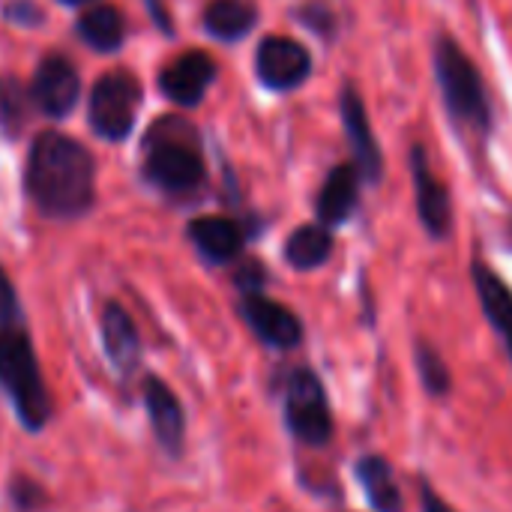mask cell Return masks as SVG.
<instances>
[{
  "instance_id": "277c9868",
  "label": "cell",
  "mask_w": 512,
  "mask_h": 512,
  "mask_svg": "<svg viewBox=\"0 0 512 512\" xmlns=\"http://www.w3.org/2000/svg\"><path fill=\"white\" fill-rule=\"evenodd\" d=\"M141 102V87L126 72H111L96 81L90 96V123L102 138H126Z\"/></svg>"
},
{
  "instance_id": "7402d4cb",
  "label": "cell",
  "mask_w": 512,
  "mask_h": 512,
  "mask_svg": "<svg viewBox=\"0 0 512 512\" xmlns=\"http://www.w3.org/2000/svg\"><path fill=\"white\" fill-rule=\"evenodd\" d=\"M420 372H423V381L429 384L432 393H444L447 390V369L441 363L438 354H432L429 348H420Z\"/></svg>"
},
{
  "instance_id": "8992f818",
  "label": "cell",
  "mask_w": 512,
  "mask_h": 512,
  "mask_svg": "<svg viewBox=\"0 0 512 512\" xmlns=\"http://www.w3.org/2000/svg\"><path fill=\"white\" fill-rule=\"evenodd\" d=\"M144 171L165 192H189L204 180V162L198 150L189 141H177V138H162V141L150 138Z\"/></svg>"
},
{
  "instance_id": "5b68a950",
  "label": "cell",
  "mask_w": 512,
  "mask_h": 512,
  "mask_svg": "<svg viewBox=\"0 0 512 512\" xmlns=\"http://www.w3.org/2000/svg\"><path fill=\"white\" fill-rule=\"evenodd\" d=\"M285 414H288V426L291 432L309 444V447H321L330 441L333 432V420H330V405L324 396L321 381L312 372H297L288 384V402H285Z\"/></svg>"
},
{
  "instance_id": "3957f363",
  "label": "cell",
  "mask_w": 512,
  "mask_h": 512,
  "mask_svg": "<svg viewBox=\"0 0 512 512\" xmlns=\"http://www.w3.org/2000/svg\"><path fill=\"white\" fill-rule=\"evenodd\" d=\"M435 66H438V81H441L444 102H447L450 114L459 123L486 132L489 129V102H486L480 72L468 60V54L453 39H438Z\"/></svg>"
},
{
  "instance_id": "ffe728a7",
  "label": "cell",
  "mask_w": 512,
  "mask_h": 512,
  "mask_svg": "<svg viewBox=\"0 0 512 512\" xmlns=\"http://www.w3.org/2000/svg\"><path fill=\"white\" fill-rule=\"evenodd\" d=\"M333 249V237L327 228L321 225H303L291 234L288 246H285V258L291 267L297 270H312L318 264H324L330 258Z\"/></svg>"
},
{
  "instance_id": "9a60e30c",
  "label": "cell",
  "mask_w": 512,
  "mask_h": 512,
  "mask_svg": "<svg viewBox=\"0 0 512 512\" xmlns=\"http://www.w3.org/2000/svg\"><path fill=\"white\" fill-rule=\"evenodd\" d=\"M189 237L210 261H231L243 249V231L225 216H201L189 225Z\"/></svg>"
},
{
  "instance_id": "603a6c76",
  "label": "cell",
  "mask_w": 512,
  "mask_h": 512,
  "mask_svg": "<svg viewBox=\"0 0 512 512\" xmlns=\"http://www.w3.org/2000/svg\"><path fill=\"white\" fill-rule=\"evenodd\" d=\"M18 321V303H15V291L9 285V279L0 270V327L3 324H15Z\"/></svg>"
},
{
  "instance_id": "cb8c5ba5",
  "label": "cell",
  "mask_w": 512,
  "mask_h": 512,
  "mask_svg": "<svg viewBox=\"0 0 512 512\" xmlns=\"http://www.w3.org/2000/svg\"><path fill=\"white\" fill-rule=\"evenodd\" d=\"M423 504H426V512H453L438 495H432V492H426L423 495Z\"/></svg>"
},
{
  "instance_id": "8fae6325",
  "label": "cell",
  "mask_w": 512,
  "mask_h": 512,
  "mask_svg": "<svg viewBox=\"0 0 512 512\" xmlns=\"http://www.w3.org/2000/svg\"><path fill=\"white\" fill-rule=\"evenodd\" d=\"M411 165H414V183H417V207H420V216H423L426 228H429L435 237H444L447 228H450V198H447V189L441 186V180L432 177L423 147H414Z\"/></svg>"
},
{
  "instance_id": "2e32d148",
  "label": "cell",
  "mask_w": 512,
  "mask_h": 512,
  "mask_svg": "<svg viewBox=\"0 0 512 512\" xmlns=\"http://www.w3.org/2000/svg\"><path fill=\"white\" fill-rule=\"evenodd\" d=\"M102 333H105L108 357L114 360V366L123 375H129V369L138 360V336H135V327H132L129 315L120 306H108L105 318H102Z\"/></svg>"
},
{
  "instance_id": "30bf717a",
  "label": "cell",
  "mask_w": 512,
  "mask_h": 512,
  "mask_svg": "<svg viewBox=\"0 0 512 512\" xmlns=\"http://www.w3.org/2000/svg\"><path fill=\"white\" fill-rule=\"evenodd\" d=\"M213 60L201 51L183 54L162 72V90L180 105H195L213 81Z\"/></svg>"
},
{
  "instance_id": "5bb4252c",
  "label": "cell",
  "mask_w": 512,
  "mask_h": 512,
  "mask_svg": "<svg viewBox=\"0 0 512 512\" xmlns=\"http://www.w3.org/2000/svg\"><path fill=\"white\" fill-rule=\"evenodd\" d=\"M342 117H345V129H348V138L354 144V153L360 159V168L366 177H378L381 174V150L375 144V135H372V126H369V117H366V108L360 102V96L348 87L342 90Z\"/></svg>"
},
{
  "instance_id": "6da1fadb",
  "label": "cell",
  "mask_w": 512,
  "mask_h": 512,
  "mask_svg": "<svg viewBox=\"0 0 512 512\" xmlns=\"http://www.w3.org/2000/svg\"><path fill=\"white\" fill-rule=\"evenodd\" d=\"M27 192L33 204L48 216H81L93 201L90 153L60 132L39 135L27 162Z\"/></svg>"
},
{
  "instance_id": "e0dca14e",
  "label": "cell",
  "mask_w": 512,
  "mask_h": 512,
  "mask_svg": "<svg viewBox=\"0 0 512 512\" xmlns=\"http://www.w3.org/2000/svg\"><path fill=\"white\" fill-rule=\"evenodd\" d=\"M474 279H477V291H480V300H483V309L486 315L492 318V324L498 327V333L504 336L507 348L512 354V294L510 288L486 267H477L474 270Z\"/></svg>"
},
{
  "instance_id": "9c48e42d",
  "label": "cell",
  "mask_w": 512,
  "mask_h": 512,
  "mask_svg": "<svg viewBox=\"0 0 512 512\" xmlns=\"http://www.w3.org/2000/svg\"><path fill=\"white\" fill-rule=\"evenodd\" d=\"M243 318L249 321V327L273 348H294L300 342V321L279 303L249 294L243 300Z\"/></svg>"
},
{
  "instance_id": "52a82bcc",
  "label": "cell",
  "mask_w": 512,
  "mask_h": 512,
  "mask_svg": "<svg viewBox=\"0 0 512 512\" xmlns=\"http://www.w3.org/2000/svg\"><path fill=\"white\" fill-rule=\"evenodd\" d=\"M258 75L267 87H276V90H291L297 87L309 69H312V60H309V51L288 39V36H270L261 42L258 48Z\"/></svg>"
},
{
  "instance_id": "7a4b0ae2",
  "label": "cell",
  "mask_w": 512,
  "mask_h": 512,
  "mask_svg": "<svg viewBox=\"0 0 512 512\" xmlns=\"http://www.w3.org/2000/svg\"><path fill=\"white\" fill-rule=\"evenodd\" d=\"M0 387L9 393L18 417L30 429L45 426V420L51 417V405L21 321L0 327Z\"/></svg>"
},
{
  "instance_id": "44dd1931",
  "label": "cell",
  "mask_w": 512,
  "mask_h": 512,
  "mask_svg": "<svg viewBox=\"0 0 512 512\" xmlns=\"http://www.w3.org/2000/svg\"><path fill=\"white\" fill-rule=\"evenodd\" d=\"M78 30L87 45L99 51H114L123 42V15L114 6H93L81 15Z\"/></svg>"
},
{
  "instance_id": "7c38bea8",
  "label": "cell",
  "mask_w": 512,
  "mask_h": 512,
  "mask_svg": "<svg viewBox=\"0 0 512 512\" xmlns=\"http://www.w3.org/2000/svg\"><path fill=\"white\" fill-rule=\"evenodd\" d=\"M360 198V174L354 165H339L330 171L327 183L321 186L318 195V216L324 225H339L345 222Z\"/></svg>"
},
{
  "instance_id": "ac0fdd59",
  "label": "cell",
  "mask_w": 512,
  "mask_h": 512,
  "mask_svg": "<svg viewBox=\"0 0 512 512\" xmlns=\"http://www.w3.org/2000/svg\"><path fill=\"white\" fill-rule=\"evenodd\" d=\"M258 12L249 0H213L204 12V24L219 39H240L252 30Z\"/></svg>"
},
{
  "instance_id": "d4e9b609",
  "label": "cell",
  "mask_w": 512,
  "mask_h": 512,
  "mask_svg": "<svg viewBox=\"0 0 512 512\" xmlns=\"http://www.w3.org/2000/svg\"><path fill=\"white\" fill-rule=\"evenodd\" d=\"M63 3H84V0H63Z\"/></svg>"
},
{
  "instance_id": "ba28073f",
  "label": "cell",
  "mask_w": 512,
  "mask_h": 512,
  "mask_svg": "<svg viewBox=\"0 0 512 512\" xmlns=\"http://www.w3.org/2000/svg\"><path fill=\"white\" fill-rule=\"evenodd\" d=\"M33 99L51 117L69 114L75 99H78V75H75V69L63 57H48L39 66L36 78H33Z\"/></svg>"
},
{
  "instance_id": "d6986e66",
  "label": "cell",
  "mask_w": 512,
  "mask_h": 512,
  "mask_svg": "<svg viewBox=\"0 0 512 512\" xmlns=\"http://www.w3.org/2000/svg\"><path fill=\"white\" fill-rule=\"evenodd\" d=\"M357 477L372 501V507L378 512H402V495L396 489V480H393V471L384 459L378 456H369L360 462L357 468Z\"/></svg>"
},
{
  "instance_id": "4fadbf2b",
  "label": "cell",
  "mask_w": 512,
  "mask_h": 512,
  "mask_svg": "<svg viewBox=\"0 0 512 512\" xmlns=\"http://www.w3.org/2000/svg\"><path fill=\"white\" fill-rule=\"evenodd\" d=\"M144 402H147V411H150L159 444L165 450L177 453L180 444H183V411H180L174 393L162 381L147 378L144 381Z\"/></svg>"
}]
</instances>
